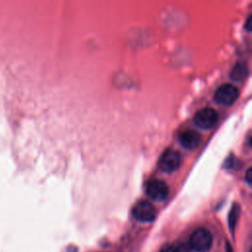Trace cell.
I'll list each match as a JSON object with an SVG mask.
<instances>
[{
  "mask_svg": "<svg viewBox=\"0 0 252 252\" xmlns=\"http://www.w3.org/2000/svg\"><path fill=\"white\" fill-rule=\"evenodd\" d=\"M213 243L211 232L206 228L196 229L190 237V247L197 252L208 251Z\"/></svg>",
  "mask_w": 252,
  "mask_h": 252,
  "instance_id": "1",
  "label": "cell"
},
{
  "mask_svg": "<svg viewBox=\"0 0 252 252\" xmlns=\"http://www.w3.org/2000/svg\"><path fill=\"white\" fill-rule=\"evenodd\" d=\"M181 156L177 151L166 150L160 156L158 165L161 171L169 173L177 170L181 165Z\"/></svg>",
  "mask_w": 252,
  "mask_h": 252,
  "instance_id": "2",
  "label": "cell"
},
{
  "mask_svg": "<svg viewBox=\"0 0 252 252\" xmlns=\"http://www.w3.org/2000/svg\"><path fill=\"white\" fill-rule=\"evenodd\" d=\"M239 95L238 89L231 84H222L215 93V100L221 105H231Z\"/></svg>",
  "mask_w": 252,
  "mask_h": 252,
  "instance_id": "3",
  "label": "cell"
},
{
  "mask_svg": "<svg viewBox=\"0 0 252 252\" xmlns=\"http://www.w3.org/2000/svg\"><path fill=\"white\" fill-rule=\"evenodd\" d=\"M219 120L218 112L211 107H206L200 109L194 116V123L201 129H211L213 128Z\"/></svg>",
  "mask_w": 252,
  "mask_h": 252,
  "instance_id": "4",
  "label": "cell"
},
{
  "mask_svg": "<svg viewBox=\"0 0 252 252\" xmlns=\"http://www.w3.org/2000/svg\"><path fill=\"white\" fill-rule=\"evenodd\" d=\"M134 218L143 222L153 221L157 217V211L155 207L148 201H139L132 210Z\"/></svg>",
  "mask_w": 252,
  "mask_h": 252,
  "instance_id": "5",
  "label": "cell"
},
{
  "mask_svg": "<svg viewBox=\"0 0 252 252\" xmlns=\"http://www.w3.org/2000/svg\"><path fill=\"white\" fill-rule=\"evenodd\" d=\"M146 193L152 200L162 202L167 198L169 189L167 184L162 180H153L147 185Z\"/></svg>",
  "mask_w": 252,
  "mask_h": 252,
  "instance_id": "6",
  "label": "cell"
},
{
  "mask_svg": "<svg viewBox=\"0 0 252 252\" xmlns=\"http://www.w3.org/2000/svg\"><path fill=\"white\" fill-rule=\"evenodd\" d=\"M201 135L194 130H185L179 135L180 145L187 150H195L201 143Z\"/></svg>",
  "mask_w": 252,
  "mask_h": 252,
  "instance_id": "7",
  "label": "cell"
},
{
  "mask_svg": "<svg viewBox=\"0 0 252 252\" xmlns=\"http://www.w3.org/2000/svg\"><path fill=\"white\" fill-rule=\"evenodd\" d=\"M248 75V68L244 63H237L230 74V77L234 81H243Z\"/></svg>",
  "mask_w": 252,
  "mask_h": 252,
  "instance_id": "8",
  "label": "cell"
},
{
  "mask_svg": "<svg viewBox=\"0 0 252 252\" xmlns=\"http://www.w3.org/2000/svg\"><path fill=\"white\" fill-rule=\"evenodd\" d=\"M238 216H239V208H238L237 205H235L231 209V211L229 213V217H228V223H229V227H230L231 230H233L234 226L236 225Z\"/></svg>",
  "mask_w": 252,
  "mask_h": 252,
  "instance_id": "9",
  "label": "cell"
},
{
  "mask_svg": "<svg viewBox=\"0 0 252 252\" xmlns=\"http://www.w3.org/2000/svg\"><path fill=\"white\" fill-rule=\"evenodd\" d=\"M160 252H177V249L173 245H165L161 248Z\"/></svg>",
  "mask_w": 252,
  "mask_h": 252,
  "instance_id": "10",
  "label": "cell"
},
{
  "mask_svg": "<svg viewBox=\"0 0 252 252\" xmlns=\"http://www.w3.org/2000/svg\"><path fill=\"white\" fill-rule=\"evenodd\" d=\"M246 181L250 184V181H251V170L250 169H248L246 172Z\"/></svg>",
  "mask_w": 252,
  "mask_h": 252,
  "instance_id": "11",
  "label": "cell"
},
{
  "mask_svg": "<svg viewBox=\"0 0 252 252\" xmlns=\"http://www.w3.org/2000/svg\"><path fill=\"white\" fill-rule=\"evenodd\" d=\"M225 252H232L231 247H230V245L228 243H226V250H225Z\"/></svg>",
  "mask_w": 252,
  "mask_h": 252,
  "instance_id": "12",
  "label": "cell"
}]
</instances>
